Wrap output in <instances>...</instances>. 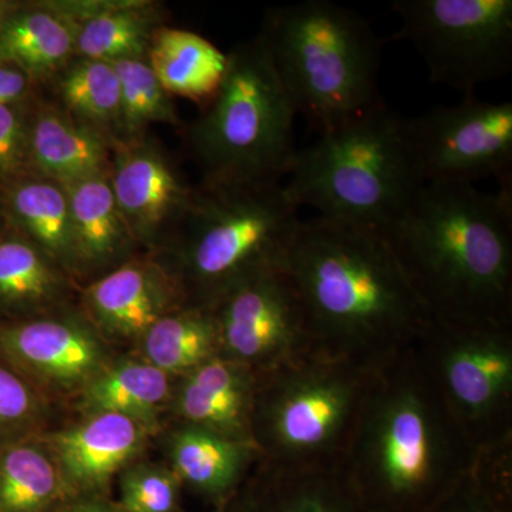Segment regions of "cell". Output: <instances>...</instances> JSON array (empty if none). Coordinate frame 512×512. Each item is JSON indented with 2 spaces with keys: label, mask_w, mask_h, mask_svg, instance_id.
<instances>
[{
  "label": "cell",
  "mask_w": 512,
  "mask_h": 512,
  "mask_svg": "<svg viewBox=\"0 0 512 512\" xmlns=\"http://www.w3.org/2000/svg\"><path fill=\"white\" fill-rule=\"evenodd\" d=\"M281 265L301 299L311 348L326 355L379 369L429 328V309L372 229L301 222Z\"/></svg>",
  "instance_id": "6da1fadb"
},
{
  "label": "cell",
  "mask_w": 512,
  "mask_h": 512,
  "mask_svg": "<svg viewBox=\"0 0 512 512\" xmlns=\"http://www.w3.org/2000/svg\"><path fill=\"white\" fill-rule=\"evenodd\" d=\"M474 456L416 345L376 370L340 467L367 512H429Z\"/></svg>",
  "instance_id": "7a4b0ae2"
},
{
  "label": "cell",
  "mask_w": 512,
  "mask_h": 512,
  "mask_svg": "<svg viewBox=\"0 0 512 512\" xmlns=\"http://www.w3.org/2000/svg\"><path fill=\"white\" fill-rule=\"evenodd\" d=\"M383 237L431 319L512 325V190L426 184Z\"/></svg>",
  "instance_id": "3957f363"
},
{
  "label": "cell",
  "mask_w": 512,
  "mask_h": 512,
  "mask_svg": "<svg viewBox=\"0 0 512 512\" xmlns=\"http://www.w3.org/2000/svg\"><path fill=\"white\" fill-rule=\"evenodd\" d=\"M258 36L296 116L320 136L383 103L382 40L355 10L329 0L279 6L266 12Z\"/></svg>",
  "instance_id": "277c9868"
},
{
  "label": "cell",
  "mask_w": 512,
  "mask_h": 512,
  "mask_svg": "<svg viewBox=\"0 0 512 512\" xmlns=\"http://www.w3.org/2000/svg\"><path fill=\"white\" fill-rule=\"evenodd\" d=\"M284 190L320 218L386 234L424 183L407 119L382 103L296 153Z\"/></svg>",
  "instance_id": "5b68a950"
},
{
  "label": "cell",
  "mask_w": 512,
  "mask_h": 512,
  "mask_svg": "<svg viewBox=\"0 0 512 512\" xmlns=\"http://www.w3.org/2000/svg\"><path fill=\"white\" fill-rule=\"evenodd\" d=\"M284 184L195 185L187 214L156 256L188 305L212 308L234 286L284 261L302 221Z\"/></svg>",
  "instance_id": "8992f818"
},
{
  "label": "cell",
  "mask_w": 512,
  "mask_h": 512,
  "mask_svg": "<svg viewBox=\"0 0 512 512\" xmlns=\"http://www.w3.org/2000/svg\"><path fill=\"white\" fill-rule=\"evenodd\" d=\"M296 111L256 35L228 53L220 89L184 128L188 154L212 184H281L298 150Z\"/></svg>",
  "instance_id": "52a82bcc"
},
{
  "label": "cell",
  "mask_w": 512,
  "mask_h": 512,
  "mask_svg": "<svg viewBox=\"0 0 512 512\" xmlns=\"http://www.w3.org/2000/svg\"><path fill=\"white\" fill-rule=\"evenodd\" d=\"M376 370L309 348L256 375L252 440L261 463H342Z\"/></svg>",
  "instance_id": "ba28073f"
},
{
  "label": "cell",
  "mask_w": 512,
  "mask_h": 512,
  "mask_svg": "<svg viewBox=\"0 0 512 512\" xmlns=\"http://www.w3.org/2000/svg\"><path fill=\"white\" fill-rule=\"evenodd\" d=\"M417 350L474 450L512 439V325L431 319Z\"/></svg>",
  "instance_id": "9c48e42d"
},
{
  "label": "cell",
  "mask_w": 512,
  "mask_h": 512,
  "mask_svg": "<svg viewBox=\"0 0 512 512\" xmlns=\"http://www.w3.org/2000/svg\"><path fill=\"white\" fill-rule=\"evenodd\" d=\"M393 9L433 82L467 99L511 72L512 0H397Z\"/></svg>",
  "instance_id": "30bf717a"
},
{
  "label": "cell",
  "mask_w": 512,
  "mask_h": 512,
  "mask_svg": "<svg viewBox=\"0 0 512 512\" xmlns=\"http://www.w3.org/2000/svg\"><path fill=\"white\" fill-rule=\"evenodd\" d=\"M417 165L426 184H468L495 178L512 190V103L467 97L407 119Z\"/></svg>",
  "instance_id": "8fae6325"
},
{
  "label": "cell",
  "mask_w": 512,
  "mask_h": 512,
  "mask_svg": "<svg viewBox=\"0 0 512 512\" xmlns=\"http://www.w3.org/2000/svg\"><path fill=\"white\" fill-rule=\"evenodd\" d=\"M119 355L79 305L0 322V360L55 406L77 397Z\"/></svg>",
  "instance_id": "7c38bea8"
},
{
  "label": "cell",
  "mask_w": 512,
  "mask_h": 512,
  "mask_svg": "<svg viewBox=\"0 0 512 512\" xmlns=\"http://www.w3.org/2000/svg\"><path fill=\"white\" fill-rule=\"evenodd\" d=\"M211 309L221 356L256 375L311 348L301 299L282 265L234 286Z\"/></svg>",
  "instance_id": "4fadbf2b"
},
{
  "label": "cell",
  "mask_w": 512,
  "mask_h": 512,
  "mask_svg": "<svg viewBox=\"0 0 512 512\" xmlns=\"http://www.w3.org/2000/svg\"><path fill=\"white\" fill-rule=\"evenodd\" d=\"M117 207L143 254L168 244L194 195L180 165L151 136L114 144L109 171Z\"/></svg>",
  "instance_id": "5bb4252c"
},
{
  "label": "cell",
  "mask_w": 512,
  "mask_h": 512,
  "mask_svg": "<svg viewBox=\"0 0 512 512\" xmlns=\"http://www.w3.org/2000/svg\"><path fill=\"white\" fill-rule=\"evenodd\" d=\"M80 308L114 348H133L167 313L188 305L173 272L156 256L140 254L83 285Z\"/></svg>",
  "instance_id": "9a60e30c"
},
{
  "label": "cell",
  "mask_w": 512,
  "mask_h": 512,
  "mask_svg": "<svg viewBox=\"0 0 512 512\" xmlns=\"http://www.w3.org/2000/svg\"><path fill=\"white\" fill-rule=\"evenodd\" d=\"M52 454L67 493L110 494L128 464L146 456L154 439L138 421L114 413L79 414V419L39 436Z\"/></svg>",
  "instance_id": "2e32d148"
},
{
  "label": "cell",
  "mask_w": 512,
  "mask_h": 512,
  "mask_svg": "<svg viewBox=\"0 0 512 512\" xmlns=\"http://www.w3.org/2000/svg\"><path fill=\"white\" fill-rule=\"evenodd\" d=\"M165 463L184 490L218 507L247 483L262 461L255 443L238 441L215 431L168 421L163 431Z\"/></svg>",
  "instance_id": "e0dca14e"
},
{
  "label": "cell",
  "mask_w": 512,
  "mask_h": 512,
  "mask_svg": "<svg viewBox=\"0 0 512 512\" xmlns=\"http://www.w3.org/2000/svg\"><path fill=\"white\" fill-rule=\"evenodd\" d=\"M256 373L218 356L175 380L168 421L192 424L229 437L252 440Z\"/></svg>",
  "instance_id": "ac0fdd59"
},
{
  "label": "cell",
  "mask_w": 512,
  "mask_h": 512,
  "mask_svg": "<svg viewBox=\"0 0 512 512\" xmlns=\"http://www.w3.org/2000/svg\"><path fill=\"white\" fill-rule=\"evenodd\" d=\"M72 25L74 57L117 63L147 59L154 36L167 22L154 0H50Z\"/></svg>",
  "instance_id": "d6986e66"
},
{
  "label": "cell",
  "mask_w": 512,
  "mask_h": 512,
  "mask_svg": "<svg viewBox=\"0 0 512 512\" xmlns=\"http://www.w3.org/2000/svg\"><path fill=\"white\" fill-rule=\"evenodd\" d=\"M113 144L72 119L50 99L37 94L30 120L32 173L63 187L110 171Z\"/></svg>",
  "instance_id": "ffe728a7"
},
{
  "label": "cell",
  "mask_w": 512,
  "mask_h": 512,
  "mask_svg": "<svg viewBox=\"0 0 512 512\" xmlns=\"http://www.w3.org/2000/svg\"><path fill=\"white\" fill-rule=\"evenodd\" d=\"M80 286L9 225L0 232V322L79 305Z\"/></svg>",
  "instance_id": "44dd1931"
},
{
  "label": "cell",
  "mask_w": 512,
  "mask_h": 512,
  "mask_svg": "<svg viewBox=\"0 0 512 512\" xmlns=\"http://www.w3.org/2000/svg\"><path fill=\"white\" fill-rule=\"evenodd\" d=\"M64 188L72 211L82 286L143 254L117 207L109 173Z\"/></svg>",
  "instance_id": "7402d4cb"
},
{
  "label": "cell",
  "mask_w": 512,
  "mask_h": 512,
  "mask_svg": "<svg viewBox=\"0 0 512 512\" xmlns=\"http://www.w3.org/2000/svg\"><path fill=\"white\" fill-rule=\"evenodd\" d=\"M175 380L133 352L119 353L72 407L79 414L114 413L136 420L156 439L168 423Z\"/></svg>",
  "instance_id": "603a6c76"
},
{
  "label": "cell",
  "mask_w": 512,
  "mask_h": 512,
  "mask_svg": "<svg viewBox=\"0 0 512 512\" xmlns=\"http://www.w3.org/2000/svg\"><path fill=\"white\" fill-rule=\"evenodd\" d=\"M2 194L9 227L42 249L82 286L66 188L32 174L3 188Z\"/></svg>",
  "instance_id": "cb8c5ba5"
},
{
  "label": "cell",
  "mask_w": 512,
  "mask_h": 512,
  "mask_svg": "<svg viewBox=\"0 0 512 512\" xmlns=\"http://www.w3.org/2000/svg\"><path fill=\"white\" fill-rule=\"evenodd\" d=\"M73 59L72 25L50 0L19 3L0 30V63L18 67L39 89Z\"/></svg>",
  "instance_id": "d4e9b609"
},
{
  "label": "cell",
  "mask_w": 512,
  "mask_h": 512,
  "mask_svg": "<svg viewBox=\"0 0 512 512\" xmlns=\"http://www.w3.org/2000/svg\"><path fill=\"white\" fill-rule=\"evenodd\" d=\"M259 512H367L338 466L274 467L252 473Z\"/></svg>",
  "instance_id": "484cf974"
},
{
  "label": "cell",
  "mask_w": 512,
  "mask_h": 512,
  "mask_svg": "<svg viewBox=\"0 0 512 512\" xmlns=\"http://www.w3.org/2000/svg\"><path fill=\"white\" fill-rule=\"evenodd\" d=\"M147 62L165 92L204 107L220 89L228 53L190 30L164 26L151 42Z\"/></svg>",
  "instance_id": "4316f807"
},
{
  "label": "cell",
  "mask_w": 512,
  "mask_h": 512,
  "mask_svg": "<svg viewBox=\"0 0 512 512\" xmlns=\"http://www.w3.org/2000/svg\"><path fill=\"white\" fill-rule=\"evenodd\" d=\"M131 349L167 375H187L221 356L214 312L204 306H181L158 319Z\"/></svg>",
  "instance_id": "83f0119b"
},
{
  "label": "cell",
  "mask_w": 512,
  "mask_h": 512,
  "mask_svg": "<svg viewBox=\"0 0 512 512\" xmlns=\"http://www.w3.org/2000/svg\"><path fill=\"white\" fill-rule=\"evenodd\" d=\"M50 99L72 119L117 143L120 120V80L113 63L74 57L47 84Z\"/></svg>",
  "instance_id": "f1b7e54d"
},
{
  "label": "cell",
  "mask_w": 512,
  "mask_h": 512,
  "mask_svg": "<svg viewBox=\"0 0 512 512\" xmlns=\"http://www.w3.org/2000/svg\"><path fill=\"white\" fill-rule=\"evenodd\" d=\"M67 495L39 437L0 448V512H47Z\"/></svg>",
  "instance_id": "f546056e"
},
{
  "label": "cell",
  "mask_w": 512,
  "mask_h": 512,
  "mask_svg": "<svg viewBox=\"0 0 512 512\" xmlns=\"http://www.w3.org/2000/svg\"><path fill=\"white\" fill-rule=\"evenodd\" d=\"M120 80L119 141L147 136L153 124L181 127L171 94L165 92L147 59L113 63Z\"/></svg>",
  "instance_id": "4dcf8cb0"
},
{
  "label": "cell",
  "mask_w": 512,
  "mask_h": 512,
  "mask_svg": "<svg viewBox=\"0 0 512 512\" xmlns=\"http://www.w3.org/2000/svg\"><path fill=\"white\" fill-rule=\"evenodd\" d=\"M56 407L0 360V448L53 429Z\"/></svg>",
  "instance_id": "1f68e13d"
},
{
  "label": "cell",
  "mask_w": 512,
  "mask_h": 512,
  "mask_svg": "<svg viewBox=\"0 0 512 512\" xmlns=\"http://www.w3.org/2000/svg\"><path fill=\"white\" fill-rule=\"evenodd\" d=\"M116 481V501L123 512H184V485L165 461L138 458Z\"/></svg>",
  "instance_id": "d6a6232c"
},
{
  "label": "cell",
  "mask_w": 512,
  "mask_h": 512,
  "mask_svg": "<svg viewBox=\"0 0 512 512\" xmlns=\"http://www.w3.org/2000/svg\"><path fill=\"white\" fill-rule=\"evenodd\" d=\"M36 97L0 104V190L33 174L29 140Z\"/></svg>",
  "instance_id": "836d02e7"
},
{
  "label": "cell",
  "mask_w": 512,
  "mask_h": 512,
  "mask_svg": "<svg viewBox=\"0 0 512 512\" xmlns=\"http://www.w3.org/2000/svg\"><path fill=\"white\" fill-rule=\"evenodd\" d=\"M429 512H504L484 493L471 473Z\"/></svg>",
  "instance_id": "e575fe53"
},
{
  "label": "cell",
  "mask_w": 512,
  "mask_h": 512,
  "mask_svg": "<svg viewBox=\"0 0 512 512\" xmlns=\"http://www.w3.org/2000/svg\"><path fill=\"white\" fill-rule=\"evenodd\" d=\"M40 93L28 74L10 64L0 63V104L19 103Z\"/></svg>",
  "instance_id": "d590c367"
},
{
  "label": "cell",
  "mask_w": 512,
  "mask_h": 512,
  "mask_svg": "<svg viewBox=\"0 0 512 512\" xmlns=\"http://www.w3.org/2000/svg\"><path fill=\"white\" fill-rule=\"evenodd\" d=\"M47 512H123L110 494H72Z\"/></svg>",
  "instance_id": "8d00e7d4"
},
{
  "label": "cell",
  "mask_w": 512,
  "mask_h": 512,
  "mask_svg": "<svg viewBox=\"0 0 512 512\" xmlns=\"http://www.w3.org/2000/svg\"><path fill=\"white\" fill-rule=\"evenodd\" d=\"M214 512H259L252 478L249 477L247 483L242 485L225 503L215 507Z\"/></svg>",
  "instance_id": "74e56055"
},
{
  "label": "cell",
  "mask_w": 512,
  "mask_h": 512,
  "mask_svg": "<svg viewBox=\"0 0 512 512\" xmlns=\"http://www.w3.org/2000/svg\"><path fill=\"white\" fill-rule=\"evenodd\" d=\"M19 3L16 2H5V0H0V30H2L3 25H5L6 19L9 18L10 13L16 9Z\"/></svg>",
  "instance_id": "f35d334b"
},
{
  "label": "cell",
  "mask_w": 512,
  "mask_h": 512,
  "mask_svg": "<svg viewBox=\"0 0 512 512\" xmlns=\"http://www.w3.org/2000/svg\"><path fill=\"white\" fill-rule=\"evenodd\" d=\"M8 227V218H6L5 202H3L2 190H0V232Z\"/></svg>",
  "instance_id": "ab89813d"
}]
</instances>
